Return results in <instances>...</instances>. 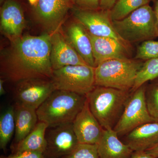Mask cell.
<instances>
[{
	"mask_svg": "<svg viewBox=\"0 0 158 158\" xmlns=\"http://www.w3.org/2000/svg\"><path fill=\"white\" fill-rule=\"evenodd\" d=\"M146 89L142 86L128 99L123 112L113 130L124 135L145 123L155 122L150 116L145 99Z\"/></svg>",
	"mask_w": 158,
	"mask_h": 158,
	"instance_id": "7",
	"label": "cell"
},
{
	"mask_svg": "<svg viewBox=\"0 0 158 158\" xmlns=\"http://www.w3.org/2000/svg\"><path fill=\"white\" fill-rule=\"evenodd\" d=\"M65 38L87 65L95 67L89 34L81 23H71L66 29Z\"/></svg>",
	"mask_w": 158,
	"mask_h": 158,
	"instance_id": "16",
	"label": "cell"
},
{
	"mask_svg": "<svg viewBox=\"0 0 158 158\" xmlns=\"http://www.w3.org/2000/svg\"><path fill=\"white\" fill-rule=\"evenodd\" d=\"M29 3L31 4V6H34V8L37 6V4H38L39 0H28Z\"/></svg>",
	"mask_w": 158,
	"mask_h": 158,
	"instance_id": "34",
	"label": "cell"
},
{
	"mask_svg": "<svg viewBox=\"0 0 158 158\" xmlns=\"http://www.w3.org/2000/svg\"><path fill=\"white\" fill-rule=\"evenodd\" d=\"M73 5V0H39L34 8L35 17L49 34H52L59 31Z\"/></svg>",
	"mask_w": 158,
	"mask_h": 158,
	"instance_id": "11",
	"label": "cell"
},
{
	"mask_svg": "<svg viewBox=\"0 0 158 158\" xmlns=\"http://www.w3.org/2000/svg\"><path fill=\"white\" fill-rule=\"evenodd\" d=\"M146 152L154 156L156 158L158 157V144L152 148L146 151Z\"/></svg>",
	"mask_w": 158,
	"mask_h": 158,
	"instance_id": "31",
	"label": "cell"
},
{
	"mask_svg": "<svg viewBox=\"0 0 158 158\" xmlns=\"http://www.w3.org/2000/svg\"><path fill=\"white\" fill-rule=\"evenodd\" d=\"M15 129L14 106H10L0 117V148L5 152Z\"/></svg>",
	"mask_w": 158,
	"mask_h": 158,
	"instance_id": "21",
	"label": "cell"
},
{
	"mask_svg": "<svg viewBox=\"0 0 158 158\" xmlns=\"http://www.w3.org/2000/svg\"><path fill=\"white\" fill-rule=\"evenodd\" d=\"M156 85H158V81L157 82V84H156Z\"/></svg>",
	"mask_w": 158,
	"mask_h": 158,
	"instance_id": "35",
	"label": "cell"
},
{
	"mask_svg": "<svg viewBox=\"0 0 158 158\" xmlns=\"http://www.w3.org/2000/svg\"><path fill=\"white\" fill-rule=\"evenodd\" d=\"M48 127L45 123L38 122L34 129L28 135L15 144L12 154L19 153L28 151L44 153L46 147V133Z\"/></svg>",
	"mask_w": 158,
	"mask_h": 158,
	"instance_id": "20",
	"label": "cell"
},
{
	"mask_svg": "<svg viewBox=\"0 0 158 158\" xmlns=\"http://www.w3.org/2000/svg\"><path fill=\"white\" fill-rule=\"evenodd\" d=\"M0 26L2 32L12 40L20 37L25 27L21 6L15 0H6L1 9Z\"/></svg>",
	"mask_w": 158,
	"mask_h": 158,
	"instance_id": "14",
	"label": "cell"
},
{
	"mask_svg": "<svg viewBox=\"0 0 158 158\" xmlns=\"http://www.w3.org/2000/svg\"><path fill=\"white\" fill-rule=\"evenodd\" d=\"M117 1V0H101L100 9L105 11H110Z\"/></svg>",
	"mask_w": 158,
	"mask_h": 158,
	"instance_id": "29",
	"label": "cell"
},
{
	"mask_svg": "<svg viewBox=\"0 0 158 158\" xmlns=\"http://www.w3.org/2000/svg\"><path fill=\"white\" fill-rule=\"evenodd\" d=\"M151 0H117L110 11L112 21L120 20L126 17L136 9L148 5Z\"/></svg>",
	"mask_w": 158,
	"mask_h": 158,
	"instance_id": "22",
	"label": "cell"
},
{
	"mask_svg": "<svg viewBox=\"0 0 158 158\" xmlns=\"http://www.w3.org/2000/svg\"><path fill=\"white\" fill-rule=\"evenodd\" d=\"M5 81L1 79L0 80V95H4L6 94V91L4 88V83Z\"/></svg>",
	"mask_w": 158,
	"mask_h": 158,
	"instance_id": "33",
	"label": "cell"
},
{
	"mask_svg": "<svg viewBox=\"0 0 158 158\" xmlns=\"http://www.w3.org/2000/svg\"><path fill=\"white\" fill-rule=\"evenodd\" d=\"M130 158H156L154 156L144 151H134Z\"/></svg>",
	"mask_w": 158,
	"mask_h": 158,
	"instance_id": "30",
	"label": "cell"
},
{
	"mask_svg": "<svg viewBox=\"0 0 158 158\" xmlns=\"http://www.w3.org/2000/svg\"><path fill=\"white\" fill-rule=\"evenodd\" d=\"M50 34L51 62L53 70L69 65H88L59 30Z\"/></svg>",
	"mask_w": 158,
	"mask_h": 158,
	"instance_id": "13",
	"label": "cell"
},
{
	"mask_svg": "<svg viewBox=\"0 0 158 158\" xmlns=\"http://www.w3.org/2000/svg\"><path fill=\"white\" fill-rule=\"evenodd\" d=\"M101 0H73L77 8L85 10H97Z\"/></svg>",
	"mask_w": 158,
	"mask_h": 158,
	"instance_id": "27",
	"label": "cell"
},
{
	"mask_svg": "<svg viewBox=\"0 0 158 158\" xmlns=\"http://www.w3.org/2000/svg\"><path fill=\"white\" fill-rule=\"evenodd\" d=\"M158 158V157H157V158Z\"/></svg>",
	"mask_w": 158,
	"mask_h": 158,
	"instance_id": "37",
	"label": "cell"
},
{
	"mask_svg": "<svg viewBox=\"0 0 158 158\" xmlns=\"http://www.w3.org/2000/svg\"><path fill=\"white\" fill-rule=\"evenodd\" d=\"M51 36H21L12 40L2 62L1 73L12 82L26 79H51Z\"/></svg>",
	"mask_w": 158,
	"mask_h": 158,
	"instance_id": "1",
	"label": "cell"
},
{
	"mask_svg": "<svg viewBox=\"0 0 158 158\" xmlns=\"http://www.w3.org/2000/svg\"><path fill=\"white\" fill-rule=\"evenodd\" d=\"M156 18V24L157 31L158 37V0L156 1L154 9Z\"/></svg>",
	"mask_w": 158,
	"mask_h": 158,
	"instance_id": "32",
	"label": "cell"
},
{
	"mask_svg": "<svg viewBox=\"0 0 158 158\" xmlns=\"http://www.w3.org/2000/svg\"><path fill=\"white\" fill-rule=\"evenodd\" d=\"M16 83L15 103L36 110L56 90L51 79H28Z\"/></svg>",
	"mask_w": 158,
	"mask_h": 158,
	"instance_id": "8",
	"label": "cell"
},
{
	"mask_svg": "<svg viewBox=\"0 0 158 158\" xmlns=\"http://www.w3.org/2000/svg\"><path fill=\"white\" fill-rule=\"evenodd\" d=\"M158 77V58L147 60L138 72L133 89L137 90L144 83Z\"/></svg>",
	"mask_w": 158,
	"mask_h": 158,
	"instance_id": "23",
	"label": "cell"
},
{
	"mask_svg": "<svg viewBox=\"0 0 158 158\" xmlns=\"http://www.w3.org/2000/svg\"><path fill=\"white\" fill-rule=\"evenodd\" d=\"M1 158H6V157H1Z\"/></svg>",
	"mask_w": 158,
	"mask_h": 158,
	"instance_id": "36",
	"label": "cell"
},
{
	"mask_svg": "<svg viewBox=\"0 0 158 158\" xmlns=\"http://www.w3.org/2000/svg\"></svg>",
	"mask_w": 158,
	"mask_h": 158,
	"instance_id": "38",
	"label": "cell"
},
{
	"mask_svg": "<svg viewBox=\"0 0 158 158\" xmlns=\"http://www.w3.org/2000/svg\"><path fill=\"white\" fill-rule=\"evenodd\" d=\"M45 158H62L69 154L79 144L72 123L50 127L46 133Z\"/></svg>",
	"mask_w": 158,
	"mask_h": 158,
	"instance_id": "10",
	"label": "cell"
},
{
	"mask_svg": "<svg viewBox=\"0 0 158 158\" xmlns=\"http://www.w3.org/2000/svg\"><path fill=\"white\" fill-rule=\"evenodd\" d=\"M73 9L77 21L81 23L89 34L97 37L116 39L129 49V43L119 37L115 31L110 11L85 10L77 7Z\"/></svg>",
	"mask_w": 158,
	"mask_h": 158,
	"instance_id": "9",
	"label": "cell"
},
{
	"mask_svg": "<svg viewBox=\"0 0 158 158\" xmlns=\"http://www.w3.org/2000/svg\"><path fill=\"white\" fill-rule=\"evenodd\" d=\"M135 58L146 60L158 58V41L149 40L143 41L138 47Z\"/></svg>",
	"mask_w": 158,
	"mask_h": 158,
	"instance_id": "24",
	"label": "cell"
},
{
	"mask_svg": "<svg viewBox=\"0 0 158 158\" xmlns=\"http://www.w3.org/2000/svg\"><path fill=\"white\" fill-rule=\"evenodd\" d=\"M100 158H130L134 151L119 140L113 129H104L97 144Z\"/></svg>",
	"mask_w": 158,
	"mask_h": 158,
	"instance_id": "18",
	"label": "cell"
},
{
	"mask_svg": "<svg viewBox=\"0 0 158 158\" xmlns=\"http://www.w3.org/2000/svg\"><path fill=\"white\" fill-rule=\"evenodd\" d=\"M86 100L85 95L56 90L36 110L38 120L49 128L72 123Z\"/></svg>",
	"mask_w": 158,
	"mask_h": 158,
	"instance_id": "2",
	"label": "cell"
},
{
	"mask_svg": "<svg viewBox=\"0 0 158 158\" xmlns=\"http://www.w3.org/2000/svg\"><path fill=\"white\" fill-rule=\"evenodd\" d=\"M88 34L92 44L95 67L107 60L128 58V48L118 40Z\"/></svg>",
	"mask_w": 158,
	"mask_h": 158,
	"instance_id": "15",
	"label": "cell"
},
{
	"mask_svg": "<svg viewBox=\"0 0 158 158\" xmlns=\"http://www.w3.org/2000/svg\"><path fill=\"white\" fill-rule=\"evenodd\" d=\"M15 144L34 129L38 120L36 110L15 103L14 106Z\"/></svg>",
	"mask_w": 158,
	"mask_h": 158,
	"instance_id": "19",
	"label": "cell"
},
{
	"mask_svg": "<svg viewBox=\"0 0 158 158\" xmlns=\"http://www.w3.org/2000/svg\"><path fill=\"white\" fill-rule=\"evenodd\" d=\"M94 69L88 65H69L54 70L51 80L56 90L86 96L95 87Z\"/></svg>",
	"mask_w": 158,
	"mask_h": 158,
	"instance_id": "6",
	"label": "cell"
},
{
	"mask_svg": "<svg viewBox=\"0 0 158 158\" xmlns=\"http://www.w3.org/2000/svg\"><path fill=\"white\" fill-rule=\"evenodd\" d=\"M143 64L129 58L102 62L94 69L95 86L128 91L133 89Z\"/></svg>",
	"mask_w": 158,
	"mask_h": 158,
	"instance_id": "4",
	"label": "cell"
},
{
	"mask_svg": "<svg viewBox=\"0 0 158 158\" xmlns=\"http://www.w3.org/2000/svg\"><path fill=\"white\" fill-rule=\"evenodd\" d=\"M62 158H100L97 144L79 143L72 152Z\"/></svg>",
	"mask_w": 158,
	"mask_h": 158,
	"instance_id": "25",
	"label": "cell"
},
{
	"mask_svg": "<svg viewBox=\"0 0 158 158\" xmlns=\"http://www.w3.org/2000/svg\"><path fill=\"white\" fill-rule=\"evenodd\" d=\"M126 144L134 151H146L158 144V123H145L128 134Z\"/></svg>",
	"mask_w": 158,
	"mask_h": 158,
	"instance_id": "17",
	"label": "cell"
},
{
	"mask_svg": "<svg viewBox=\"0 0 158 158\" xmlns=\"http://www.w3.org/2000/svg\"><path fill=\"white\" fill-rule=\"evenodd\" d=\"M145 99L150 116L158 123V85L152 86L145 93Z\"/></svg>",
	"mask_w": 158,
	"mask_h": 158,
	"instance_id": "26",
	"label": "cell"
},
{
	"mask_svg": "<svg viewBox=\"0 0 158 158\" xmlns=\"http://www.w3.org/2000/svg\"><path fill=\"white\" fill-rule=\"evenodd\" d=\"M6 158H45L42 152H23L18 154H12L11 155L6 157Z\"/></svg>",
	"mask_w": 158,
	"mask_h": 158,
	"instance_id": "28",
	"label": "cell"
},
{
	"mask_svg": "<svg viewBox=\"0 0 158 158\" xmlns=\"http://www.w3.org/2000/svg\"><path fill=\"white\" fill-rule=\"evenodd\" d=\"M112 23L117 34L128 43L158 37L155 13L148 4L136 9L123 19Z\"/></svg>",
	"mask_w": 158,
	"mask_h": 158,
	"instance_id": "5",
	"label": "cell"
},
{
	"mask_svg": "<svg viewBox=\"0 0 158 158\" xmlns=\"http://www.w3.org/2000/svg\"><path fill=\"white\" fill-rule=\"evenodd\" d=\"M72 124L79 143L98 144L104 129L91 113L87 100Z\"/></svg>",
	"mask_w": 158,
	"mask_h": 158,
	"instance_id": "12",
	"label": "cell"
},
{
	"mask_svg": "<svg viewBox=\"0 0 158 158\" xmlns=\"http://www.w3.org/2000/svg\"><path fill=\"white\" fill-rule=\"evenodd\" d=\"M128 91L95 86L86 95L91 113L104 129H113L129 97Z\"/></svg>",
	"mask_w": 158,
	"mask_h": 158,
	"instance_id": "3",
	"label": "cell"
}]
</instances>
